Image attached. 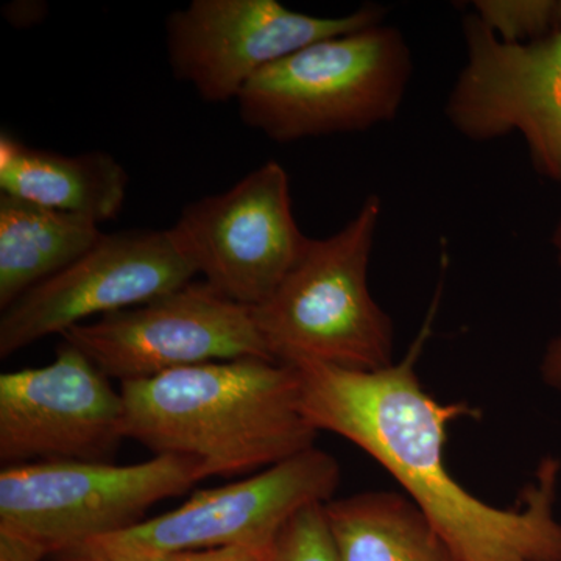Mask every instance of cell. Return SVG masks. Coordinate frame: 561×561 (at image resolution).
Returning a JSON list of instances; mask_svg holds the SVG:
<instances>
[{"mask_svg":"<svg viewBox=\"0 0 561 561\" xmlns=\"http://www.w3.org/2000/svg\"><path fill=\"white\" fill-rule=\"evenodd\" d=\"M438 300L440 289L408 354L383 370L294 367L302 415L317 432L341 435L386 468L459 561H561L559 459L545 457L515 504L505 508L465 490L446 467L449 424L476 415V409L442 404L416 375Z\"/></svg>","mask_w":561,"mask_h":561,"instance_id":"obj_1","label":"cell"},{"mask_svg":"<svg viewBox=\"0 0 561 561\" xmlns=\"http://www.w3.org/2000/svg\"><path fill=\"white\" fill-rule=\"evenodd\" d=\"M125 434L154 456L190 457L209 478L267 470L313 448L298 373L279 362H210L121 383Z\"/></svg>","mask_w":561,"mask_h":561,"instance_id":"obj_2","label":"cell"},{"mask_svg":"<svg viewBox=\"0 0 561 561\" xmlns=\"http://www.w3.org/2000/svg\"><path fill=\"white\" fill-rule=\"evenodd\" d=\"M381 213V198L368 195L342 230L311 239L275 294L253 308L273 360L351 371L394 364L393 321L368 286Z\"/></svg>","mask_w":561,"mask_h":561,"instance_id":"obj_3","label":"cell"},{"mask_svg":"<svg viewBox=\"0 0 561 561\" xmlns=\"http://www.w3.org/2000/svg\"><path fill=\"white\" fill-rule=\"evenodd\" d=\"M412 70L404 35L373 25L262 69L239 95V114L279 144L371 130L398 116Z\"/></svg>","mask_w":561,"mask_h":561,"instance_id":"obj_4","label":"cell"},{"mask_svg":"<svg viewBox=\"0 0 561 561\" xmlns=\"http://www.w3.org/2000/svg\"><path fill=\"white\" fill-rule=\"evenodd\" d=\"M201 461L154 456L133 465H18L0 472V529L27 538L49 556L144 522L158 502L208 479Z\"/></svg>","mask_w":561,"mask_h":561,"instance_id":"obj_5","label":"cell"},{"mask_svg":"<svg viewBox=\"0 0 561 561\" xmlns=\"http://www.w3.org/2000/svg\"><path fill=\"white\" fill-rule=\"evenodd\" d=\"M61 337L121 383L210 362L273 360L253 308L195 279L144 305L77 324Z\"/></svg>","mask_w":561,"mask_h":561,"instance_id":"obj_6","label":"cell"},{"mask_svg":"<svg viewBox=\"0 0 561 561\" xmlns=\"http://www.w3.org/2000/svg\"><path fill=\"white\" fill-rule=\"evenodd\" d=\"M169 230L206 284L249 308L275 294L311 241L295 219L289 175L276 161L190 203Z\"/></svg>","mask_w":561,"mask_h":561,"instance_id":"obj_7","label":"cell"},{"mask_svg":"<svg viewBox=\"0 0 561 561\" xmlns=\"http://www.w3.org/2000/svg\"><path fill=\"white\" fill-rule=\"evenodd\" d=\"M382 7L339 18L311 16L276 0H192L165 20V49L175 79L203 101H238L256 73L317 41L382 24Z\"/></svg>","mask_w":561,"mask_h":561,"instance_id":"obj_8","label":"cell"},{"mask_svg":"<svg viewBox=\"0 0 561 561\" xmlns=\"http://www.w3.org/2000/svg\"><path fill=\"white\" fill-rule=\"evenodd\" d=\"M461 31L467 61L446 101L449 124L476 142L518 133L535 171L561 183V28L508 43L472 13Z\"/></svg>","mask_w":561,"mask_h":561,"instance_id":"obj_9","label":"cell"},{"mask_svg":"<svg viewBox=\"0 0 561 561\" xmlns=\"http://www.w3.org/2000/svg\"><path fill=\"white\" fill-rule=\"evenodd\" d=\"M339 483V461L313 446L242 481L197 491L175 511L90 542L121 552L272 548L295 515L330 502Z\"/></svg>","mask_w":561,"mask_h":561,"instance_id":"obj_10","label":"cell"},{"mask_svg":"<svg viewBox=\"0 0 561 561\" xmlns=\"http://www.w3.org/2000/svg\"><path fill=\"white\" fill-rule=\"evenodd\" d=\"M171 230L103 234L87 254L18 298L0 317V357L160 298L197 278Z\"/></svg>","mask_w":561,"mask_h":561,"instance_id":"obj_11","label":"cell"},{"mask_svg":"<svg viewBox=\"0 0 561 561\" xmlns=\"http://www.w3.org/2000/svg\"><path fill=\"white\" fill-rule=\"evenodd\" d=\"M125 438L121 390L70 343L62 341L44 367L0 376V461L5 467L113 463Z\"/></svg>","mask_w":561,"mask_h":561,"instance_id":"obj_12","label":"cell"},{"mask_svg":"<svg viewBox=\"0 0 561 561\" xmlns=\"http://www.w3.org/2000/svg\"><path fill=\"white\" fill-rule=\"evenodd\" d=\"M130 176L105 151L61 154L0 136V191L101 225L119 216Z\"/></svg>","mask_w":561,"mask_h":561,"instance_id":"obj_13","label":"cell"},{"mask_svg":"<svg viewBox=\"0 0 561 561\" xmlns=\"http://www.w3.org/2000/svg\"><path fill=\"white\" fill-rule=\"evenodd\" d=\"M323 511L337 561H459L404 493L365 491Z\"/></svg>","mask_w":561,"mask_h":561,"instance_id":"obj_14","label":"cell"},{"mask_svg":"<svg viewBox=\"0 0 561 561\" xmlns=\"http://www.w3.org/2000/svg\"><path fill=\"white\" fill-rule=\"evenodd\" d=\"M101 225L0 194V309L57 275L103 238Z\"/></svg>","mask_w":561,"mask_h":561,"instance_id":"obj_15","label":"cell"},{"mask_svg":"<svg viewBox=\"0 0 561 561\" xmlns=\"http://www.w3.org/2000/svg\"><path fill=\"white\" fill-rule=\"evenodd\" d=\"M474 14L508 43L540 39L560 22L556 0H482L474 2Z\"/></svg>","mask_w":561,"mask_h":561,"instance_id":"obj_16","label":"cell"},{"mask_svg":"<svg viewBox=\"0 0 561 561\" xmlns=\"http://www.w3.org/2000/svg\"><path fill=\"white\" fill-rule=\"evenodd\" d=\"M323 505L295 515L273 542L267 561H337Z\"/></svg>","mask_w":561,"mask_h":561,"instance_id":"obj_17","label":"cell"},{"mask_svg":"<svg viewBox=\"0 0 561 561\" xmlns=\"http://www.w3.org/2000/svg\"><path fill=\"white\" fill-rule=\"evenodd\" d=\"M273 548V546H272ZM272 548H225L187 552H121L84 542L57 556L58 561H267Z\"/></svg>","mask_w":561,"mask_h":561,"instance_id":"obj_18","label":"cell"},{"mask_svg":"<svg viewBox=\"0 0 561 561\" xmlns=\"http://www.w3.org/2000/svg\"><path fill=\"white\" fill-rule=\"evenodd\" d=\"M49 553L27 538L0 529V561H44Z\"/></svg>","mask_w":561,"mask_h":561,"instance_id":"obj_19","label":"cell"},{"mask_svg":"<svg viewBox=\"0 0 561 561\" xmlns=\"http://www.w3.org/2000/svg\"><path fill=\"white\" fill-rule=\"evenodd\" d=\"M540 375L546 386L561 391V321L559 332L553 335L551 342L546 346L545 354H542Z\"/></svg>","mask_w":561,"mask_h":561,"instance_id":"obj_20","label":"cell"},{"mask_svg":"<svg viewBox=\"0 0 561 561\" xmlns=\"http://www.w3.org/2000/svg\"><path fill=\"white\" fill-rule=\"evenodd\" d=\"M551 242L553 251H556L557 262L561 265V220L559 221V225H557L556 230H553Z\"/></svg>","mask_w":561,"mask_h":561,"instance_id":"obj_21","label":"cell"},{"mask_svg":"<svg viewBox=\"0 0 561 561\" xmlns=\"http://www.w3.org/2000/svg\"><path fill=\"white\" fill-rule=\"evenodd\" d=\"M559 20H560V24H561V0L559 2Z\"/></svg>","mask_w":561,"mask_h":561,"instance_id":"obj_22","label":"cell"},{"mask_svg":"<svg viewBox=\"0 0 561 561\" xmlns=\"http://www.w3.org/2000/svg\"><path fill=\"white\" fill-rule=\"evenodd\" d=\"M58 561V560H57Z\"/></svg>","mask_w":561,"mask_h":561,"instance_id":"obj_23","label":"cell"}]
</instances>
